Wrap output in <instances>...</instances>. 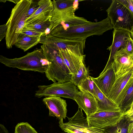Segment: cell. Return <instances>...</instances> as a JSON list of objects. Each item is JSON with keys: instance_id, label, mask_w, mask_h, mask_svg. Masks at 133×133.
<instances>
[{"instance_id": "1", "label": "cell", "mask_w": 133, "mask_h": 133, "mask_svg": "<svg viewBox=\"0 0 133 133\" xmlns=\"http://www.w3.org/2000/svg\"><path fill=\"white\" fill-rule=\"evenodd\" d=\"M32 0H20L12 9L6 24L5 37L7 48L15 45L26 23V15Z\"/></svg>"}, {"instance_id": "2", "label": "cell", "mask_w": 133, "mask_h": 133, "mask_svg": "<svg viewBox=\"0 0 133 133\" xmlns=\"http://www.w3.org/2000/svg\"><path fill=\"white\" fill-rule=\"evenodd\" d=\"M43 54L49 62L45 72L49 80L60 83L71 81V74L60 57L58 50L44 44L41 46Z\"/></svg>"}, {"instance_id": "3", "label": "cell", "mask_w": 133, "mask_h": 133, "mask_svg": "<svg viewBox=\"0 0 133 133\" xmlns=\"http://www.w3.org/2000/svg\"><path fill=\"white\" fill-rule=\"evenodd\" d=\"M0 62L10 67L41 73L46 72L49 64L41 48L28 53L19 58L10 59L0 55Z\"/></svg>"}, {"instance_id": "4", "label": "cell", "mask_w": 133, "mask_h": 133, "mask_svg": "<svg viewBox=\"0 0 133 133\" xmlns=\"http://www.w3.org/2000/svg\"><path fill=\"white\" fill-rule=\"evenodd\" d=\"M106 11L114 29L125 30L133 34V13L121 0L112 1Z\"/></svg>"}, {"instance_id": "5", "label": "cell", "mask_w": 133, "mask_h": 133, "mask_svg": "<svg viewBox=\"0 0 133 133\" xmlns=\"http://www.w3.org/2000/svg\"><path fill=\"white\" fill-rule=\"evenodd\" d=\"M36 91L35 96L43 97L56 96L74 100L76 94L78 91L77 86L71 81L64 83H54L48 85H39Z\"/></svg>"}, {"instance_id": "6", "label": "cell", "mask_w": 133, "mask_h": 133, "mask_svg": "<svg viewBox=\"0 0 133 133\" xmlns=\"http://www.w3.org/2000/svg\"><path fill=\"white\" fill-rule=\"evenodd\" d=\"M68 121L64 123L59 120V126L62 130L68 133H104V129L89 125L87 119L84 116L82 110L79 108L74 115L67 117Z\"/></svg>"}, {"instance_id": "7", "label": "cell", "mask_w": 133, "mask_h": 133, "mask_svg": "<svg viewBox=\"0 0 133 133\" xmlns=\"http://www.w3.org/2000/svg\"><path fill=\"white\" fill-rule=\"evenodd\" d=\"M86 40H66L60 39L49 35L42 34L39 43L44 44L56 50L67 52L70 51L75 54L84 55Z\"/></svg>"}, {"instance_id": "8", "label": "cell", "mask_w": 133, "mask_h": 133, "mask_svg": "<svg viewBox=\"0 0 133 133\" xmlns=\"http://www.w3.org/2000/svg\"><path fill=\"white\" fill-rule=\"evenodd\" d=\"M124 113L116 111H98L87 117L89 125L95 127L104 129L115 126L122 119Z\"/></svg>"}, {"instance_id": "9", "label": "cell", "mask_w": 133, "mask_h": 133, "mask_svg": "<svg viewBox=\"0 0 133 133\" xmlns=\"http://www.w3.org/2000/svg\"><path fill=\"white\" fill-rule=\"evenodd\" d=\"M79 1L73 0L52 1L53 9L51 14V21L75 15V12L78 9Z\"/></svg>"}, {"instance_id": "10", "label": "cell", "mask_w": 133, "mask_h": 133, "mask_svg": "<svg viewBox=\"0 0 133 133\" xmlns=\"http://www.w3.org/2000/svg\"><path fill=\"white\" fill-rule=\"evenodd\" d=\"M113 57V65L116 77L133 69V53H129L121 47Z\"/></svg>"}, {"instance_id": "11", "label": "cell", "mask_w": 133, "mask_h": 133, "mask_svg": "<svg viewBox=\"0 0 133 133\" xmlns=\"http://www.w3.org/2000/svg\"><path fill=\"white\" fill-rule=\"evenodd\" d=\"M43 101L49 110V116L63 120L66 117L67 104L66 100L56 96L45 97Z\"/></svg>"}, {"instance_id": "12", "label": "cell", "mask_w": 133, "mask_h": 133, "mask_svg": "<svg viewBox=\"0 0 133 133\" xmlns=\"http://www.w3.org/2000/svg\"><path fill=\"white\" fill-rule=\"evenodd\" d=\"M90 77L99 89L107 97L116 78L112 62L98 77Z\"/></svg>"}, {"instance_id": "13", "label": "cell", "mask_w": 133, "mask_h": 133, "mask_svg": "<svg viewBox=\"0 0 133 133\" xmlns=\"http://www.w3.org/2000/svg\"><path fill=\"white\" fill-rule=\"evenodd\" d=\"M133 34L129 31L121 29H114L113 32V39L111 45L107 49L110 51L109 58L103 70H105L113 62V57L115 52L121 47L124 48L126 43Z\"/></svg>"}, {"instance_id": "14", "label": "cell", "mask_w": 133, "mask_h": 133, "mask_svg": "<svg viewBox=\"0 0 133 133\" xmlns=\"http://www.w3.org/2000/svg\"><path fill=\"white\" fill-rule=\"evenodd\" d=\"M74 100L79 108L83 110L87 117L98 111L95 99L89 92L78 91L75 95Z\"/></svg>"}, {"instance_id": "15", "label": "cell", "mask_w": 133, "mask_h": 133, "mask_svg": "<svg viewBox=\"0 0 133 133\" xmlns=\"http://www.w3.org/2000/svg\"><path fill=\"white\" fill-rule=\"evenodd\" d=\"M39 7L36 12L26 20L25 24H34L46 21L51 18L53 9L52 1L41 0L38 2Z\"/></svg>"}, {"instance_id": "16", "label": "cell", "mask_w": 133, "mask_h": 133, "mask_svg": "<svg viewBox=\"0 0 133 133\" xmlns=\"http://www.w3.org/2000/svg\"><path fill=\"white\" fill-rule=\"evenodd\" d=\"M133 77V69H132L128 72L116 77L108 98L115 104L119 95Z\"/></svg>"}, {"instance_id": "17", "label": "cell", "mask_w": 133, "mask_h": 133, "mask_svg": "<svg viewBox=\"0 0 133 133\" xmlns=\"http://www.w3.org/2000/svg\"><path fill=\"white\" fill-rule=\"evenodd\" d=\"M58 50L60 57L71 75L76 73L82 63L84 62L85 55L80 56L70 51Z\"/></svg>"}, {"instance_id": "18", "label": "cell", "mask_w": 133, "mask_h": 133, "mask_svg": "<svg viewBox=\"0 0 133 133\" xmlns=\"http://www.w3.org/2000/svg\"><path fill=\"white\" fill-rule=\"evenodd\" d=\"M93 96L96 101L98 111H111L120 110L119 108L105 95L94 84Z\"/></svg>"}, {"instance_id": "19", "label": "cell", "mask_w": 133, "mask_h": 133, "mask_svg": "<svg viewBox=\"0 0 133 133\" xmlns=\"http://www.w3.org/2000/svg\"><path fill=\"white\" fill-rule=\"evenodd\" d=\"M41 36H30L21 33L15 45L25 51L39 43Z\"/></svg>"}, {"instance_id": "20", "label": "cell", "mask_w": 133, "mask_h": 133, "mask_svg": "<svg viewBox=\"0 0 133 133\" xmlns=\"http://www.w3.org/2000/svg\"><path fill=\"white\" fill-rule=\"evenodd\" d=\"M133 104V82H132L122 100L119 107L120 110L124 112Z\"/></svg>"}, {"instance_id": "21", "label": "cell", "mask_w": 133, "mask_h": 133, "mask_svg": "<svg viewBox=\"0 0 133 133\" xmlns=\"http://www.w3.org/2000/svg\"><path fill=\"white\" fill-rule=\"evenodd\" d=\"M130 122L124 117L116 126L104 129V133H127Z\"/></svg>"}, {"instance_id": "22", "label": "cell", "mask_w": 133, "mask_h": 133, "mask_svg": "<svg viewBox=\"0 0 133 133\" xmlns=\"http://www.w3.org/2000/svg\"><path fill=\"white\" fill-rule=\"evenodd\" d=\"M89 76L88 70L84 64V62L83 63L78 71L76 73L71 75V81L77 86L83 80Z\"/></svg>"}, {"instance_id": "23", "label": "cell", "mask_w": 133, "mask_h": 133, "mask_svg": "<svg viewBox=\"0 0 133 133\" xmlns=\"http://www.w3.org/2000/svg\"><path fill=\"white\" fill-rule=\"evenodd\" d=\"M50 18L46 21L35 24H25L23 28L43 34L50 25Z\"/></svg>"}, {"instance_id": "24", "label": "cell", "mask_w": 133, "mask_h": 133, "mask_svg": "<svg viewBox=\"0 0 133 133\" xmlns=\"http://www.w3.org/2000/svg\"><path fill=\"white\" fill-rule=\"evenodd\" d=\"M94 84L89 76L83 80L77 87L80 91L88 92L93 95Z\"/></svg>"}, {"instance_id": "25", "label": "cell", "mask_w": 133, "mask_h": 133, "mask_svg": "<svg viewBox=\"0 0 133 133\" xmlns=\"http://www.w3.org/2000/svg\"><path fill=\"white\" fill-rule=\"evenodd\" d=\"M15 133H38L27 122H21L16 126Z\"/></svg>"}, {"instance_id": "26", "label": "cell", "mask_w": 133, "mask_h": 133, "mask_svg": "<svg viewBox=\"0 0 133 133\" xmlns=\"http://www.w3.org/2000/svg\"><path fill=\"white\" fill-rule=\"evenodd\" d=\"M39 7L38 2L37 3L34 2L33 0L27 14L26 19L36 12Z\"/></svg>"}, {"instance_id": "27", "label": "cell", "mask_w": 133, "mask_h": 133, "mask_svg": "<svg viewBox=\"0 0 133 133\" xmlns=\"http://www.w3.org/2000/svg\"><path fill=\"white\" fill-rule=\"evenodd\" d=\"M124 113V118L127 119L130 122H133V104Z\"/></svg>"}, {"instance_id": "28", "label": "cell", "mask_w": 133, "mask_h": 133, "mask_svg": "<svg viewBox=\"0 0 133 133\" xmlns=\"http://www.w3.org/2000/svg\"><path fill=\"white\" fill-rule=\"evenodd\" d=\"M126 51L129 53H133V37H130L128 39L124 47Z\"/></svg>"}, {"instance_id": "29", "label": "cell", "mask_w": 133, "mask_h": 133, "mask_svg": "<svg viewBox=\"0 0 133 133\" xmlns=\"http://www.w3.org/2000/svg\"><path fill=\"white\" fill-rule=\"evenodd\" d=\"M21 33L30 36H37L41 35L42 34L33 30L23 28Z\"/></svg>"}, {"instance_id": "30", "label": "cell", "mask_w": 133, "mask_h": 133, "mask_svg": "<svg viewBox=\"0 0 133 133\" xmlns=\"http://www.w3.org/2000/svg\"><path fill=\"white\" fill-rule=\"evenodd\" d=\"M7 26L6 24L0 25V42L5 37Z\"/></svg>"}, {"instance_id": "31", "label": "cell", "mask_w": 133, "mask_h": 133, "mask_svg": "<svg viewBox=\"0 0 133 133\" xmlns=\"http://www.w3.org/2000/svg\"><path fill=\"white\" fill-rule=\"evenodd\" d=\"M122 3L133 13V0H121Z\"/></svg>"}, {"instance_id": "32", "label": "cell", "mask_w": 133, "mask_h": 133, "mask_svg": "<svg viewBox=\"0 0 133 133\" xmlns=\"http://www.w3.org/2000/svg\"><path fill=\"white\" fill-rule=\"evenodd\" d=\"M0 133H9L7 129L3 125L0 124Z\"/></svg>"}, {"instance_id": "33", "label": "cell", "mask_w": 133, "mask_h": 133, "mask_svg": "<svg viewBox=\"0 0 133 133\" xmlns=\"http://www.w3.org/2000/svg\"><path fill=\"white\" fill-rule=\"evenodd\" d=\"M133 122H130L128 126L127 133H133Z\"/></svg>"}, {"instance_id": "34", "label": "cell", "mask_w": 133, "mask_h": 133, "mask_svg": "<svg viewBox=\"0 0 133 133\" xmlns=\"http://www.w3.org/2000/svg\"><path fill=\"white\" fill-rule=\"evenodd\" d=\"M7 1H9L10 2H12L16 4L19 0H6Z\"/></svg>"}, {"instance_id": "35", "label": "cell", "mask_w": 133, "mask_h": 133, "mask_svg": "<svg viewBox=\"0 0 133 133\" xmlns=\"http://www.w3.org/2000/svg\"><path fill=\"white\" fill-rule=\"evenodd\" d=\"M61 133H68L66 132H64Z\"/></svg>"}]
</instances>
